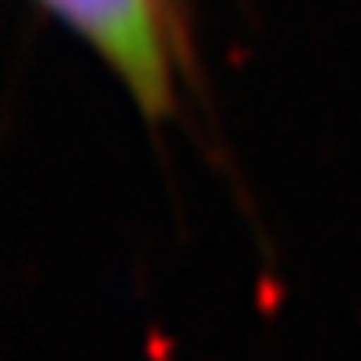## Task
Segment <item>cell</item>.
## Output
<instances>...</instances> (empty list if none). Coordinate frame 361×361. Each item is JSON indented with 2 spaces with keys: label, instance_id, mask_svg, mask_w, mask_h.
Masks as SVG:
<instances>
[{
  "label": "cell",
  "instance_id": "1",
  "mask_svg": "<svg viewBox=\"0 0 361 361\" xmlns=\"http://www.w3.org/2000/svg\"><path fill=\"white\" fill-rule=\"evenodd\" d=\"M100 52L147 114L170 107V30L162 0H44Z\"/></svg>",
  "mask_w": 361,
  "mask_h": 361
}]
</instances>
